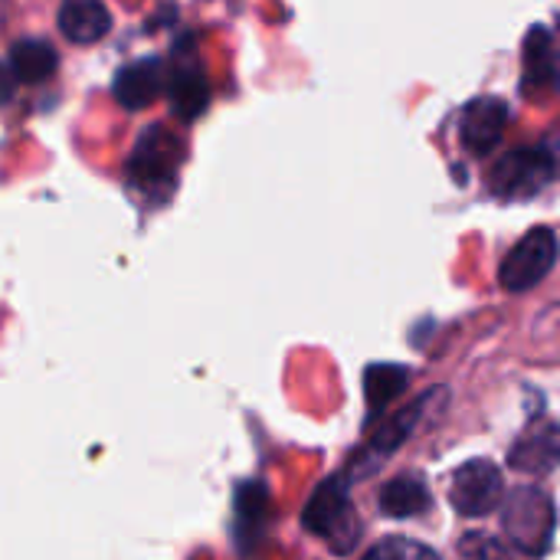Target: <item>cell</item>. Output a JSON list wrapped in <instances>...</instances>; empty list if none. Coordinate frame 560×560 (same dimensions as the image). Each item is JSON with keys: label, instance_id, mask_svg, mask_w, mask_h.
Returning <instances> with one entry per match:
<instances>
[{"label": "cell", "instance_id": "cell-1", "mask_svg": "<svg viewBox=\"0 0 560 560\" xmlns=\"http://www.w3.org/2000/svg\"><path fill=\"white\" fill-rule=\"evenodd\" d=\"M180 164H184V141L174 131L151 125L138 138V144L128 158V184L135 190H141L144 197L164 200L174 190Z\"/></svg>", "mask_w": 560, "mask_h": 560}, {"label": "cell", "instance_id": "cell-2", "mask_svg": "<svg viewBox=\"0 0 560 560\" xmlns=\"http://www.w3.org/2000/svg\"><path fill=\"white\" fill-rule=\"evenodd\" d=\"M502 502H505L502 528H505L509 541L532 558L548 555V548L555 541V502L535 486H522Z\"/></svg>", "mask_w": 560, "mask_h": 560}, {"label": "cell", "instance_id": "cell-3", "mask_svg": "<svg viewBox=\"0 0 560 560\" xmlns=\"http://www.w3.org/2000/svg\"><path fill=\"white\" fill-rule=\"evenodd\" d=\"M555 180V151L551 148H518L505 154L492 174L489 187L502 200H528Z\"/></svg>", "mask_w": 560, "mask_h": 560}, {"label": "cell", "instance_id": "cell-4", "mask_svg": "<svg viewBox=\"0 0 560 560\" xmlns=\"http://www.w3.org/2000/svg\"><path fill=\"white\" fill-rule=\"evenodd\" d=\"M555 262H558V236L551 226H538L509 249L499 269V282L505 292H528L555 269Z\"/></svg>", "mask_w": 560, "mask_h": 560}, {"label": "cell", "instance_id": "cell-5", "mask_svg": "<svg viewBox=\"0 0 560 560\" xmlns=\"http://www.w3.org/2000/svg\"><path fill=\"white\" fill-rule=\"evenodd\" d=\"M502 499H505L502 472L489 459H472L456 469L450 502L459 515H466V518L492 515L502 505Z\"/></svg>", "mask_w": 560, "mask_h": 560}, {"label": "cell", "instance_id": "cell-6", "mask_svg": "<svg viewBox=\"0 0 560 560\" xmlns=\"http://www.w3.org/2000/svg\"><path fill=\"white\" fill-rule=\"evenodd\" d=\"M505 125H509V105L502 98L486 95V98L469 102V108L463 112V121H459L463 148L476 158H486L502 141Z\"/></svg>", "mask_w": 560, "mask_h": 560}, {"label": "cell", "instance_id": "cell-7", "mask_svg": "<svg viewBox=\"0 0 560 560\" xmlns=\"http://www.w3.org/2000/svg\"><path fill=\"white\" fill-rule=\"evenodd\" d=\"M167 89V62L164 59H138L128 62L125 69H118L115 75V98L118 105H125L128 112H141L151 102H158Z\"/></svg>", "mask_w": 560, "mask_h": 560}, {"label": "cell", "instance_id": "cell-8", "mask_svg": "<svg viewBox=\"0 0 560 560\" xmlns=\"http://www.w3.org/2000/svg\"><path fill=\"white\" fill-rule=\"evenodd\" d=\"M56 23L69 43L89 46L112 30V13L102 0H62Z\"/></svg>", "mask_w": 560, "mask_h": 560}, {"label": "cell", "instance_id": "cell-9", "mask_svg": "<svg viewBox=\"0 0 560 560\" xmlns=\"http://www.w3.org/2000/svg\"><path fill=\"white\" fill-rule=\"evenodd\" d=\"M351 512V499H348V486L341 476L322 482L315 489V495L308 499L305 505V528L312 535H322V538H331L338 532V525L348 518Z\"/></svg>", "mask_w": 560, "mask_h": 560}, {"label": "cell", "instance_id": "cell-10", "mask_svg": "<svg viewBox=\"0 0 560 560\" xmlns=\"http://www.w3.org/2000/svg\"><path fill=\"white\" fill-rule=\"evenodd\" d=\"M167 95H171V108L180 121L200 118L207 112V102H210L207 75L200 72V66L184 59L180 66L167 69Z\"/></svg>", "mask_w": 560, "mask_h": 560}, {"label": "cell", "instance_id": "cell-11", "mask_svg": "<svg viewBox=\"0 0 560 560\" xmlns=\"http://www.w3.org/2000/svg\"><path fill=\"white\" fill-rule=\"evenodd\" d=\"M525 89L528 92H548L558 82V52H555V33L548 26H532L525 36Z\"/></svg>", "mask_w": 560, "mask_h": 560}, {"label": "cell", "instance_id": "cell-12", "mask_svg": "<svg viewBox=\"0 0 560 560\" xmlns=\"http://www.w3.org/2000/svg\"><path fill=\"white\" fill-rule=\"evenodd\" d=\"M56 66L59 56L46 39H20L10 46V72L20 82H46Z\"/></svg>", "mask_w": 560, "mask_h": 560}, {"label": "cell", "instance_id": "cell-13", "mask_svg": "<svg viewBox=\"0 0 560 560\" xmlns=\"http://www.w3.org/2000/svg\"><path fill=\"white\" fill-rule=\"evenodd\" d=\"M430 505L433 499L420 476H397L381 492V509L390 518H413V515H423Z\"/></svg>", "mask_w": 560, "mask_h": 560}, {"label": "cell", "instance_id": "cell-14", "mask_svg": "<svg viewBox=\"0 0 560 560\" xmlns=\"http://www.w3.org/2000/svg\"><path fill=\"white\" fill-rule=\"evenodd\" d=\"M558 459V430L545 423V430H532L512 453V466L522 472H548Z\"/></svg>", "mask_w": 560, "mask_h": 560}, {"label": "cell", "instance_id": "cell-15", "mask_svg": "<svg viewBox=\"0 0 560 560\" xmlns=\"http://www.w3.org/2000/svg\"><path fill=\"white\" fill-rule=\"evenodd\" d=\"M407 377H410V374H407V368H400V364H374V368H368V374H364L368 404H371L374 410L387 407L394 397L404 394Z\"/></svg>", "mask_w": 560, "mask_h": 560}, {"label": "cell", "instance_id": "cell-16", "mask_svg": "<svg viewBox=\"0 0 560 560\" xmlns=\"http://www.w3.org/2000/svg\"><path fill=\"white\" fill-rule=\"evenodd\" d=\"M364 560H440V555L433 551V548H427V545H420V541H413V538H384V541H377Z\"/></svg>", "mask_w": 560, "mask_h": 560}, {"label": "cell", "instance_id": "cell-17", "mask_svg": "<svg viewBox=\"0 0 560 560\" xmlns=\"http://www.w3.org/2000/svg\"><path fill=\"white\" fill-rule=\"evenodd\" d=\"M479 560H512V558H509L499 545H486V548H482V555H479Z\"/></svg>", "mask_w": 560, "mask_h": 560}]
</instances>
